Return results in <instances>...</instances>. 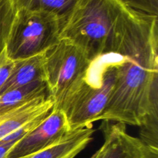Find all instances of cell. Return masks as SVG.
Wrapping results in <instances>:
<instances>
[{
  "label": "cell",
  "mask_w": 158,
  "mask_h": 158,
  "mask_svg": "<svg viewBox=\"0 0 158 158\" xmlns=\"http://www.w3.org/2000/svg\"><path fill=\"white\" fill-rule=\"evenodd\" d=\"M110 51L122 60L100 120L140 127L158 117V16L129 8L113 35Z\"/></svg>",
  "instance_id": "obj_1"
},
{
  "label": "cell",
  "mask_w": 158,
  "mask_h": 158,
  "mask_svg": "<svg viewBox=\"0 0 158 158\" xmlns=\"http://www.w3.org/2000/svg\"><path fill=\"white\" fill-rule=\"evenodd\" d=\"M122 56L110 51L93 59L83 74L53 108L64 113L70 131L100 120L112 97Z\"/></svg>",
  "instance_id": "obj_2"
},
{
  "label": "cell",
  "mask_w": 158,
  "mask_h": 158,
  "mask_svg": "<svg viewBox=\"0 0 158 158\" xmlns=\"http://www.w3.org/2000/svg\"><path fill=\"white\" fill-rule=\"evenodd\" d=\"M128 9L120 0H77L60 40L77 46L90 60L110 52L113 35Z\"/></svg>",
  "instance_id": "obj_3"
},
{
  "label": "cell",
  "mask_w": 158,
  "mask_h": 158,
  "mask_svg": "<svg viewBox=\"0 0 158 158\" xmlns=\"http://www.w3.org/2000/svg\"><path fill=\"white\" fill-rule=\"evenodd\" d=\"M65 20L44 11L16 9L6 45L13 61L43 53L58 43Z\"/></svg>",
  "instance_id": "obj_4"
},
{
  "label": "cell",
  "mask_w": 158,
  "mask_h": 158,
  "mask_svg": "<svg viewBox=\"0 0 158 158\" xmlns=\"http://www.w3.org/2000/svg\"><path fill=\"white\" fill-rule=\"evenodd\" d=\"M90 60L84 52L65 40L43 53L45 82L54 105L60 103L68 89L84 73Z\"/></svg>",
  "instance_id": "obj_5"
},
{
  "label": "cell",
  "mask_w": 158,
  "mask_h": 158,
  "mask_svg": "<svg viewBox=\"0 0 158 158\" xmlns=\"http://www.w3.org/2000/svg\"><path fill=\"white\" fill-rule=\"evenodd\" d=\"M100 129L103 143L90 158H158V149L128 134L125 123L103 120Z\"/></svg>",
  "instance_id": "obj_6"
},
{
  "label": "cell",
  "mask_w": 158,
  "mask_h": 158,
  "mask_svg": "<svg viewBox=\"0 0 158 158\" xmlns=\"http://www.w3.org/2000/svg\"><path fill=\"white\" fill-rule=\"evenodd\" d=\"M71 132L64 113L52 108L38 127L12 146L6 158H19L38 152L61 141Z\"/></svg>",
  "instance_id": "obj_7"
},
{
  "label": "cell",
  "mask_w": 158,
  "mask_h": 158,
  "mask_svg": "<svg viewBox=\"0 0 158 158\" xmlns=\"http://www.w3.org/2000/svg\"><path fill=\"white\" fill-rule=\"evenodd\" d=\"M53 106V100L46 96L31 100L0 116V141L37 116L52 110Z\"/></svg>",
  "instance_id": "obj_8"
},
{
  "label": "cell",
  "mask_w": 158,
  "mask_h": 158,
  "mask_svg": "<svg viewBox=\"0 0 158 158\" xmlns=\"http://www.w3.org/2000/svg\"><path fill=\"white\" fill-rule=\"evenodd\" d=\"M93 127L72 131L63 140L44 150L19 158H74L93 139Z\"/></svg>",
  "instance_id": "obj_9"
},
{
  "label": "cell",
  "mask_w": 158,
  "mask_h": 158,
  "mask_svg": "<svg viewBox=\"0 0 158 158\" xmlns=\"http://www.w3.org/2000/svg\"><path fill=\"white\" fill-rule=\"evenodd\" d=\"M37 81H45L43 53L15 61L13 69L0 94Z\"/></svg>",
  "instance_id": "obj_10"
},
{
  "label": "cell",
  "mask_w": 158,
  "mask_h": 158,
  "mask_svg": "<svg viewBox=\"0 0 158 158\" xmlns=\"http://www.w3.org/2000/svg\"><path fill=\"white\" fill-rule=\"evenodd\" d=\"M49 95L45 81H37L0 94V116L35 99Z\"/></svg>",
  "instance_id": "obj_11"
},
{
  "label": "cell",
  "mask_w": 158,
  "mask_h": 158,
  "mask_svg": "<svg viewBox=\"0 0 158 158\" xmlns=\"http://www.w3.org/2000/svg\"><path fill=\"white\" fill-rule=\"evenodd\" d=\"M77 0H15L16 9L44 11L66 20Z\"/></svg>",
  "instance_id": "obj_12"
},
{
  "label": "cell",
  "mask_w": 158,
  "mask_h": 158,
  "mask_svg": "<svg viewBox=\"0 0 158 158\" xmlns=\"http://www.w3.org/2000/svg\"><path fill=\"white\" fill-rule=\"evenodd\" d=\"M15 13V0H0V55L6 48Z\"/></svg>",
  "instance_id": "obj_13"
},
{
  "label": "cell",
  "mask_w": 158,
  "mask_h": 158,
  "mask_svg": "<svg viewBox=\"0 0 158 158\" xmlns=\"http://www.w3.org/2000/svg\"><path fill=\"white\" fill-rule=\"evenodd\" d=\"M131 9L142 13L158 16V0H120Z\"/></svg>",
  "instance_id": "obj_14"
},
{
  "label": "cell",
  "mask_w": 158,
  "mask_h": 158,
  "mask_svg": "<svg viewBox=\"0 0 158 158\" xmlns=\"http://www.w3.org/2000/svg\"><path fill=\"white\" fill-rule=\"evenodd\" d=\"M14 63L15 61L8 56L6 49H4L0 55V94L10 76Z\"/></svg>",
  "instance_id": "obj_15"
},
{
  "label": "cell",
  "mask_w": 158,
  "mask_h": 158,
  "mask_svg": "<svg viewBox=\"0 0 158 158\" xmlns=\"http://www.w3.org/2000/svg\"><path fill=\"white\" fill-rule=\"evenodd\" d=\"M15 143H0V158H6L9 150Z\"/></svg>",
  "instance_id": "obj_16"
}]
</instances>
